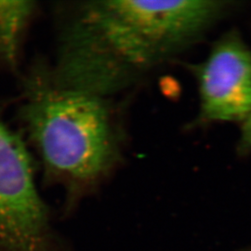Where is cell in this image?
I'll return each mask as SVG.
<instances>
[{
	"label": "cell",
	"mask_w": 251,
	"mask_h": 251,
	"mask_svg": "<svg viewBox=\"0 0 251 251\" xmlns=\"http://www.w3.org/2000/svg\"><path fill=\"white\" fill-rule=\"evenodd\" d=\"M223 1L102 0L77 8L63 30L52 77L104 98L193 45L224 14Z\"/></svg>",
	"instance_id": "1"
},
{
	"label": "cell",
	"mask_w": 251,
	"mask_h": 251,
	"mask_svg": "<svg viewBox=\"0 0 251 251\" xmlns=\"http://www.w3.org/2000/svg\"><path fill=\"white\" fill-rule=\"evenodd\" d=\"M23 117L46 169L75 198L101 179L117 154L104 98L66 88L52 75L27 81Z\"/></svg>",
	"instance_id": "2"
},
{
	"label": "cell",
	"mask_w": 251,
	"mask_h": 251,
	"mask_svg": "<svg viewBox=\"0 0 251 251\" xmlns=\"http://www.w3.org/2000/svg\"><path fill=\"white\" fill-rule=\"evenodd\" d=\"M0 251H60L26 148L1 121Z\"/></svg>",
	"instance_id": "3"
},
{
	"label": "cell",
	"mask_w": 251,
	"mask_h": 251,
	"mask_svg": "<svg viewBox=\"0 0 251 251\" xmlns=\"http://www.w3.org/2000/svg\"><path fill=\"white\" fill-rule=\"evenodd\" d=\"M201 117L241 121L251 111V51L235 35L222 38L198 73Z\"/></svg>",
	"instance_id": "4"
},
{
	"label": "cell",
	"mask_w": 251,
	"mask_h": 251,
	"mask_svg": "<svg viewBox=\"0 0 251 251\" xmlns=\"http://www.w3.org/2000/svg\"><path fill=\"white\" fill-rule=\"evenodd\" d=\"M33 1H0V60L16 68L22 37L34 14Z\"/></svg>",
	"instance_id": "5"
},
{
	"label": "cell",
	"mask_w": 251,
	"mask_h": 251,
	"mask_svg": "<svg viewBox=\"0 0 251 251\" xmlns=\"http://www.w3.org/2000/svg\"><path fill=\"white\" fill-rule=\"evenodd\" d=\"M242 136H241V142L243 146L251 150V111L247 117L243 120Z\"/></svg>",
	"instance_id": "6"
},
{
	"label": "cell",
	"mask_w": 251,
	"mask_h": 251,
	"mask_svg": "<svg viewBox=\"0 0 251 251\" xmlns=\"http://www.w3.org/2000/svg\"><path fill=\"white\" fill-rule=\"evenodd\" d=\"M251 251V249H248V250H244V251Z\"/></svg>",
	"instance_id": "7"
}]
</instances>
